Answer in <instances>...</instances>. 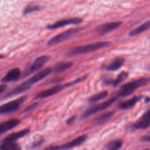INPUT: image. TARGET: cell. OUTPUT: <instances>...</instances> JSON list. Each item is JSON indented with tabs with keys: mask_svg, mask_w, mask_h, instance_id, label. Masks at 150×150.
<instances>
[{
	"mask_svg": "<svg viewBox=\"0 0 150 150\" xmlns=\"http://www.w3.org/2000/svg\"><path fill=\"white\" fill-rule=\"evenodd\" d=\"M149 82V78H141V79L128 82V83H125V84L122 85L121 86L120 90L118 91V92L116 95V97L119 99L120 98H125V97L129 96V95L134 93L135 91L137 90L138 89L147 85Z\"/></svg>",
	"mask_w": 150,
	"mask_h": 150,
	"instance_id": "cell-1",
	"label": "cell"
},
{
	"mask_svg": "<svg viewBox=\"0 0 150 150\" xmlns=\"http://www.w3.org/2000/svg\"><path fill=\"white\" fill-rule=\"evenodd\" d=\"M110 45H111V42L108 41H99V42H92L87 45H80V46L72 48L69 52L68 55L70 57H74V56L81 55V54H89V53L95 52L103 48H108Z\"/></svg>",
	"mask_w": 150,
	"mask_h": 150,
	"instance_id": "cell-2",
	"label": "cell"
},
{
	"mask_svg": "<svg viewBox=\"0 0 150 150\" xmlns=\"http://www.w3.org/2000/svg\"><path fill=\"white\" fill-rule=\"evenodd\" d=\"M117 100H118V98L115 96L103 103H97L95 104V105H91L90 107H89V108L83 113L82 119H86L88 118V117H91L92 115H93V114H97V113H99L100 112V111H103V110L107 109V108H109L110 106H111Z\"/></svg>",
	"mask_w": 150,
	"mask_h": 150,
	"instance_id": "cell-3",
	"label": "cell"
},
{
	"mask_svg": "<svg viewBox=\"0 0 150 150\" xmlns=\"http://www.w3.org/2000/svg\"><path fill=\"white\" fill-rule=\"evenodd\" d=\"M81 31L80 29H76V28H73V29H70L68 30H66L64 32H61V33L58 34V35H55L52 38L49 40L47 42L48 45H55L57 44L60 43L62 42L67 40L70 38H73L74 35H77L79 32Z\"/></svg>",
	"mask_w": 150,
	"mask_h": 150,
	"instance_id": "cell-4",
	"label": "cell"
},
{
	"mask_svg": "<svg viewBox=\"0 0 150 150\" xmlns=\"http://www.w3.org/2000/svg\"><path fill=\"white\" fill-rule=\"evenodd\" d=\"M26 98H27L26 96H23L0 105V115L10 114L18 111L20 108L21 105L26 101Z\"/></svg>",
	"mask_w": 150,
	"mask_h": 150,
	"instance_id": "cell-5",
	"label": "cell"
},
{
	"mask_svg": "<svg viewBox=\"0 0 150 150\" xmlns=\"http://www.w3.org/2000/svg\"><path fill=\"white\" fill-rule=\"evenodd\" d=\"M79 82V79H76V80L70 82V83H65V84L57 85V86H53V87L49 88V89L42 91V92H40L39 94H38V95H37L36 98H48V97L56 95V94L59 93L62 90H63L64 89H65L66 87L73 86V85L76 84V83H78Z\"/></svg>",
	"mask_w": 150,
	"mask_h": 150,
	"instance_id": "cell-6",
	"label": "cell"
},
{
	"mask_svg": "<svg viewBox=\"0 0 150 150\" xmlns=\"http://www.w3.org/2000/svg\"><path fill=\"white\" fill-rule=\"evenodd\" d=\"M83 20L81 18H69L62 19V20L57 21L55 23L47 26V29L54 30V29H60V28L64 27L66 26H70V25H79L82 23Z\"/></svg>",
	"mask_w": 150,
	"mask_h": 150,
	"instance_id": "cell-7",
	"label": "cell"
},
{
	"mask_svg": "<svg viewBox=\"0 0 150 150\" xmlns=\"http://www.w3.org/2000/svg\"><path fill=\"white\" fill-rule=\"evenodd\" d=\"M51 72H52V68H51V67H47V68H45L43 69V70L39 71L38 73L34 75L33 76H32L30 79H29L27 81L23 82V83H24L28 87L30 88L32 84H35V83H38L40 81L42 80V79L46 78L48 76H49V75L51 74Z\"/></svg>",
	"mask_w": 150,
	"mask_h": 150,
	"instance_id": "cell-8",
	"label": "cell"
},
{
	"mask_svg": "<svg viewBox=\"0 0 150 150\" xmlns=\"http://www.w3.org/2000/svg\"><path fill=\"white\" fill-rule=\"evenodd\" d=\"M88 137L86 135H82V136H79V137L76 138L73 140L70 141V142H67V143L64 144L62 146H50L48 149H73V148L77 147V146H81V145L83 144L86 140H87Z\"/></svg>",
	"mask_w": 150,
	"mask_h": 150,
	"instance_id": "cell-9",
	"label": "cell"
},
{
	"mask_svg": "<svg viewBox=\"0 0 150 150\" xmlns=\"http://www.w3.org/2000/svg\"><path fill=\"white\" fill-rule=\"evenodd\" d=\"M122 24V21H114L105 23L102 25H100L96 29L97 34L99 35H105L115 29H118L121 25Z\"/></svg>",
	"mask_w": 150,
	"mask_h": 150,
	"instance_id": "cell-10",
	"label": "cell"
},
{
	"mask_svg": "<svg viewBox=\"0 0 150 150\" xmlns=\"http://www.w3.org/2000/svg\"><path fill=\"white\" fill-rule=\"evenodd\" d=\"M150 125V114L149 110L148 109L142 117L139 119L133 125V128L135 130H146L149 128Z\"/></svg>",
	"mask_w": 150,
	"mask_h": 150,
	"instance_id": "cell-11",
	"label": "cell"
},
{
	"mask_svg": "<svg viewBox=\"0 0 150 150\" xmlns=\"http://www.w3.org/2000/svg\"><path fill=\"white\" fill-rule=\"evenodd\" d=\"M50 59V57L48 55H42L40 57H38L35 61L33 62L32 64L30 65V67H29V70H28V73H35V72L38 71L39 70H40Z\"/></svg>",
	"mask_w": 150,
	"mask_h": 150,
	"instance_id": "cell-12",
	"label": "cell"
},
{
	"mask_svg": "<svg viewBox=\"0 0 150 150\" xmlns=\"http://www.w3.org/2000/svg\"><path fill=\"white\" fill-rule=\"evenodd\" d=\"M30 132L29 129H24V130H19V131L16 132V133H11V134L8 135L6 136L2 141H1V144L4 143H10V142H16L18 139H21V138L24 137L26 135H28Z\"/></svg>",
	"mask_w": 150,
	"mask_h": 150,
	"instance_id": "cell-13",
	"label": "cell"
},
{
	"mask_svg": "<svg viewBox=\"0 0 150 150\" xmlns=\"http://www.w3.org/2000/svg\"><path fill=\"white\" fill-rule=\"evenodd\" d=\"M21 76V71L18 67H14L11 70H9L5 76L1 79V81L3 83H7V82H12L14 81L18 80Z\"/></svg>",
	"mask_w": 150,
	"mask_h": 150,
	"instance_id": "cell-14",
	"label": "cell"
},
{
	"mask_svg": "<svg viewBox=\"0 0 150 150\" xmlns=\"http://www.w3.org/2000/svg\"><path fill=\"white\" fill-rule=\"evenodd\" d=\"M20 122L21 121L18 119H11L2 123H0V135L13 130L14 127L18 125Z\"/></svg>",
	"mask_w": 150,
	"mask_h": 150,
	"instance_id": "cell-15",
	"label": "cell"
},
{
	"mask_svg": "<svg viewBox=\"0 0 150 150\" xmlns=\"http://www.w3.org/2000/svg\"><path fill=\"white\" fill-rule=\"evenodd\" d=\"M125 58L122 57H117L115 59L112 60L108 65H106V67H105V69L108 71H117V70H120L125 64Z\"/></svg>",
	"mask_w": 150,
	"mask_h": 150,
	"instance_id": "cell-16",
	"label": "cell"
},
{
	"mask_svg": "<svg viewBox=\"0 0 150 150\" xmlns=\"http://www.w3.org/2000/svg\"><path fill=\"white\" fill-rule=\"evenodd\" d=\"M73 66L72 62H59L52 68V72L54 74H60L67 70L71 68Z\"/></svg>",
	"mask_w": 150,
	"mask_h": 150,
	"instance_id": "cell-17",
	"label": "cell"
},
{
	"mask_svg": "<svg viewBox=\"0 0 150 150\" xmlns=\"http://www.w3.org/2000/svg\"><path fill=\"white\" fill-rule=\"evenodd\" d=\"M142 99V96L133 97V98L124 101V102L120 103L118 107L120 110H129L130 108H133L136 105V103Z\"/></svg>",
	"mask_w": 150,
	"mask_h": 150,
	"instance_id": "cell-18",
	"label": "cell"
},
{
	"mask_svg": "<svg viewBox=\"0 0 150 150\" xmlns=\"http://www.w3.org/2000/svg\"><path fill=\"white\" fill-rule=\"evenodd\" d=\"M114 111H106L103 114H100L96 120H95V122L97 125H101L105 124L108 121H109L112 117L114 116Z\"/></svg>",
	"mask_w": 150,
	"mask_h": 150,
	"instance_id": "cell-19",
	"label": "cell"
},
{
	"mask_svg": "<svg viewBox=\"0 0 150 150\" xmlns=\"http://www.w3.org/2000/svg\"><path fill=\"white\" fill-rule=\"evenodd\" d=\"M149 26H150V22L148 21L145 22V23H143V24L140 25L139 26L136 27V29L130 31V33H129V35H130V36H136V35H140V34H142V32L147 31L148 29H149Z\"/></svg>",
	"mask_w": 150,
	"mask_h": 150,
	"instance_id": "cell-20",
	"label": "cell"
},
{
	"mask_svg": "<svg viewBox=\"0 0 150 150\" xmlns=\"http://www.w3.org/2000/svg\"><path fill=\"white\" fill-rule=\"evenodd\" d=\"M108 92L107 90H103L102 92H99V93H97L95 95H92L90 98H89V102L90 103H98L99 101L105 99L106 97H108Z\"/></svg>",
	"mask_w": 150,
	"mask_h": 150,
	"instance_id": "cell-21",
	"label": "cell"
},
{
	"mask_svg": "<svg viewBox=\"0 0 150 150\" xmlns=\"http://www.w3.org/2000/svg\"><path fill=\"white\" fill-rule=\"evenodd\" d=\"M128 76H129V73H127V72H125V71L121 72V73L117 76V78H116L115 79H113L111 85L114 86H119L120 83H122L125 80H126V79L128 78Z\"/></svg>",
	"mask_w": 150,
	"mask_h": 150,
	"instance_id": "cell-22",
	"label": "cell"
},
{
	"mask_svg": "<svg viewBox=\"0 0 150 150\" xmlns=\"http://www.w3.org/2000/svg\"><path fill=\"white\" fill-rule=\"evenodd\" d=\"M123 142L122 140H114L111 142H108L106 145H105V148L108 150H117L121 149L122 146Z\"/></svg>",
	"mask_w": 150,
	"mask_h": 150,
	"instance_id": "cell-23",
	"label": "cell"
},
{
	"mask_svg": "<svg viewBox=\"0 0 150 150\" xmlns=\"http://www.w3.org/2000/svg\"><path fill=\"white\" fill-rule=\"evenodd\" d=\"M21 149V146L15 142H10V143L1 144L0 145V150H19Z\"/></svg>",
	"mask_w": 150,
	"mask_h": 150,
	"instance_id": "cell-24",
	"label": "cell"
},
{
	"mask_svg": "<svg viewBox=\"0 0 150 150\" xmlns=\"http://www.w3.org/2000/svg\"><path fill=\"white\" fill-rule=\"evenodd\" d=\"M40 6L38 5V4H29V5L26 6L24 8V10H23V14H29V13L38 11V10H40Z\"/></svg>",
	"mask_w": 150,
	"mask_h": 150,
	"instance_id": "cell-25",
	"label": "cell"
},
{
	"mask_svg": "<svg viewBox=\"0 0 150 150\" xmlns=\"http://www.w3.org/2000/svg\"><path fill=\"white\" fill-rule=\"evenodd\" d=\"M76 118H77V117H76V115L72 116L71 117H70V118H69L68 120H67V122H66V124H67V125H69V126L73 125L74 124L75 121H76Z\"/></svg>",
	"mask_w": 150,
	"mask_h": 150,
	"instance_id": "cell-26",
	"label": "cell"
},
{
	"mask_svg": "<svg viewBox=\"0 0 150 150\" xmlns=\"http://www.w3.org/2000/svg\"><path fill=\"white\" fill-rule=\"evenodd\" d=\"M7 86L5 84H0V95L1 93H3L4 92H5V90L7 89Z\"/></svg>",
	"mask_w": 150,
	"mask_h": 150,
	"instance_id": "cell-27",
	"label": "cell"
},
{
	"mask_svg": "<svg viewBox=\"0 0 150 150\" xmlns=\"http://www.w3.org/2000/svg\"><path fill=\"white\" fill-rule=\"evenodd\" d=\"M141 141L143 142H149L150 141L149 136V135H146V136H143V137H142V139H141Z\"/></svg>",
	"mask_w": 150,
	"mask_h": 150,
	"instance_id": "cell-28",
	"label": "cell"
},
{
	"mask_svg": "<svg viewBox=\"0 0 150 150\" xmlns=\"http://www.w3.org/2000/svg\"><path fill=\"white\" fill-rule=\"evenodd\" d=\"M4 55H2V54H0V59H4Z\"/></svg>",
	"mask_w": 150,
	"mask_h": 150,
	"instance_id": "cell-29",
	"label": "cell"
}]
</instances>
